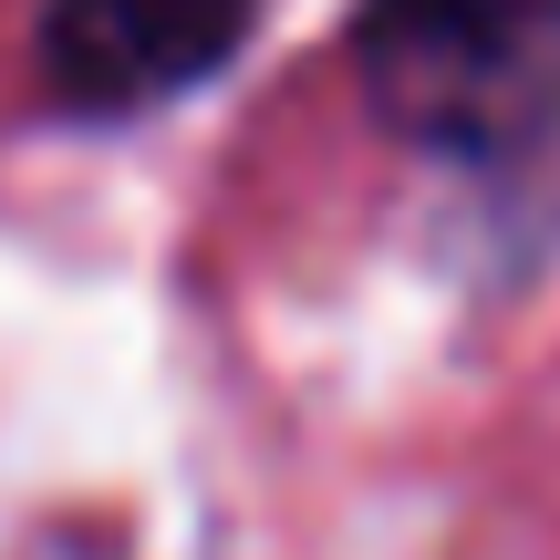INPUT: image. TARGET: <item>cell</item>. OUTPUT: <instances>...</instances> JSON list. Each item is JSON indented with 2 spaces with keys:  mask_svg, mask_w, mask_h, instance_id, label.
Masks as SVG:
<instances>
[{
  "mask_svg": "<svg viewBox=\"0 0 560 560\" xmlns=\"http://www.w3.org/2000/svg\"><path fill=\"white\" fill-rule=\"evenodd\" d=\"M353 94L488 187L560 177V0H353Z\"/></svg>",
  "mask_w": 560,
  "mask_h": 560,
  "instance_id": "cell-1",
  "label": "cell"
},
{
  "mask_svg": "<svg viewBox=\"0 0 560 560\" xmlns=\"http://www.w3.org/2000/svg\"><path fill=\"white\" fill-rule=\"evenodd\" d=\"M270 0H42L32 11V83L73 125H125L198 94Z\"/></svg>",
  "mask_w": 560,
  "mask_h": 560,
  "instance_id": "cell-2",
  "label": "cell"
}]
</instances>
